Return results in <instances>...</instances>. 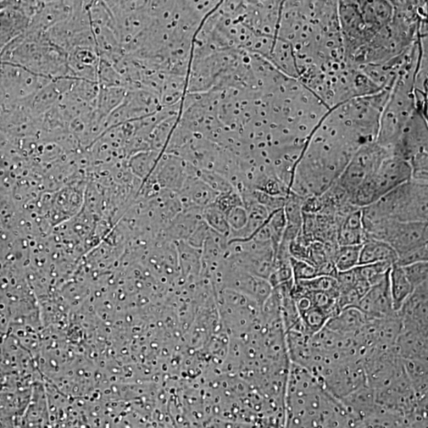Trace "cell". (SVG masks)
<instances>
[{
    "label": "cell",
    "mask_w": 428,
    "mask_h": 428,
    "mask_svg": "<svg viewBox=\"0 0 428 428\" xmlns=\"http://www.w3.org/2000/svg\"><path fill=\"white\" fill-rule=\"evenodd\" d=\"M362 246H339L333 259L338 272L351 271L359 264Z\"/></svg>",
    "instance_id": "cell-16"
},
{
    "label": "cell",
    "mask_w": 428,
    "mask_h": 428,
    "mask_svg": "<svg viewBox=\"0 0 428 428\" xmlns=\"http://www.w3.org/2000/svg\"><path fill=\"white\" fill-rule=\"evenodd\" d=\"M225 216L230 232L240 231L247 225L248 213L244 207L232 208L225 213Z\"/></svg>",
    "instance_id": "cell-22"
},
{
    "label": "cell",
    "mask_w": 428,
    "mask_h": 428,
    "mask_svg": "<svg viewBox=\"0 0 428 428\" xmlns=\"http://www.w3.org/2000/svg\"><path fill=\"white\" fill-rule=\"evenodd\" d=\"M368 321L362 311L357 307H348L330 318L325 329L343 336H355Z\"/></svg>",
    "instance_id": "cell-8"
},
{
    "label": "cell",
    "mask_w": 428,
    "mask_h": 428,
    "mask_svg": "<svg viewBox=\"0 0 428 428\" xmlns=\"http://www.w3.org/2000/svg\"><path fill=\"white\" fill-rule=\"evenodd\" d=\"M214 204L225 214L232 208L244 207L241 194L236 190L219 194Z\"/></svg>",
    "instance_id": "cell-23"
},
{
    "label": "cell",
    "mask_w": 428,
    "mask_h": 428,
    "mask_svg": "<svg viewBox=\"0 0 428 428\" xmlns=\"http://www.w3.org/2000/svg\"><path fill=\"white\" fill-rule=\"evenodd\" d=\"M390 154L391 153L388 149L380 146L376 142L364 144L354 153L335 182L349 196H351Z\"/></svg>",
    "instance_id": "cell-3"
},
{
    "label": "cell",
    "mask_w": 428,
    "mask_h": 428,
    "mask_svg": "<svg viewBox=\"0 0 428 428\" xmlns=\"http://www.w3.org/2000/svg\"><path fill=\"white\" fill-rule=\"evenodd\" d=\"M268 225L271 231L272 248H273L274 254H275L287 225L284 210L281 209L271 214Z\"/></svg>",
    "instance_id": "cell-18"
},
{
    "label": "cell",
    "mask_w": 428,
    "mask_h": 428,
    "mask_svg": "<svg viewBox=\"0 0 428 428\" xmlns=\"http://www.w3.org/2000/svg\"><path fill=\"white\" fill-rule=\"evenodd\" d=\"M366 240L362 211L355 209L342 220L336 232V242L339 246H363Z\"/></svg>",
    "instance_id": "cell-9"
},
{
    "label": "cell",
    "mask_w": 428,
    "mask_h": 428,
    "mask_svg": "<svg viewBox=\"0 0 428 428\" xmlns=\"http://www.w3.org/2000/svg\"><path fill=\"white\" fill-rule=\"evenodd\" d=\"M420 262H428L427 244V246L410 250V251L398 255L395 264L403 268L405 266Z\"/></svg>",
    "instance_id": "cell-21"
},
{
    "label": "cell",
    "mask_w": 428,
    "mask_h": 428,
    "mask_svg": "<svg viewBox=\"0 0 428 428\" xmlns=\"http://www.w3.org/2000/svg\"><path fill=\"white\" fill-rule=\"evenodd\" d=\"M388 279H390L393 310L398 312L411 294L413 293L414 289L405 276L402 266L398 265H393Z\"/></svg>",
    "instance_id": "cell-11"
},
{
    "label": "cell",
    "mask_w": 428,
    "mask_h": 428,
    "mask_svg": "<svg viewBox=\"0 0 428 428\" xmlns=\"http://www.w3.org/2000/svg\"><path fill=\"white\" fill-rule=\"evenodd\" d=\"M305 198L300 194L291 191L286 197L283 210L286 215L287 225L302 228V205Z\"/></svg>",
    "instance_id": "cell-17"
},
{
    "label": "cell",
    "mask_w": 428,
    "mask_h": 428,
    "mask_svg": "<svg viewBox=\"0 0 428 428\" xmlns=\"http://www.w3.org/2000/svg\"><path fill=\"white\" fill-rule=\"evenodd\" d=\"M407 280L416 288L425 284L428 280V262H420L403 266Z\"/></svg>",
    "instance_id": "cell-19"
},
{
    "label": "cell",
    "mask_w": 428,
    "mask_h": 428,
    "mask_svg": "<svg viewBox=\"0 0 428 428\" xmlns=\"http://www.w3.org/2000/svg\"><path fill=\"white\" fill-rule=\"evenodd\" d=\"M31 19L19 7V2H6L0 10V50L24 35Z\"/></svg>",
    "instance_id": "cell-7"
},
{
    "label": "cell",
    "mask_w": 428,
    "mask_h": 428,
    "mask_svg": "<svg viewBox=\"0 0 428 428\" xmlns=\"http://www.w3.org/2000/svg\"><path fill=\"white\" fill-rule=\"evenodd\" d=\"M1 67L6 89L11 96L20 100L32 97L52 81L20 66L1 62Z\"/></svg>",
    "instance_id": "cell-4"
},
{
    "label": "cell",
    "mask_w": 428,
    "mask_h": 428,
    "mask_svg": "<svg viewBox=\"0 0 428 428\" xmlns=\"http://www.w3.org/2000/svg\"><path fill=\"white\" fill-rule=\"evenodd\" d=\"M427 182L410 180L361 209L363 229L384 220L428 221Z\"/></svg>",
    "instance_id": "cell-1"
},
{
    "label": "cell",
    "mask_w": 428,
    "mask_h": 428,
    "mask_svg": "<svg viewBox=\"0 0 428 428\" xmlns=\"http://www.w3.org/2000/svg\"><path fill=\"white\" fill-rule=\"evenodd\" d=\"M72 9L74 2H43L41 9L33 17L26 33L35 37L44 36L53 26L69 18Z\"/></svg>",
    "instance_id": "cell-6"
},
{
    "label": "cell",
    "mask_w": 428,
    "mask_h": 428,
    "mask_svg": "<svg viewBox=\"0 0 428 428\" xmlns=\"http://www.w3.org/2000/svg\"><path fill=\"white\" fill-rule=\"evenodd\" d=\"M390 272L377 284L372 286L357 305L369 320L382 319L393 316V310L390 289Z\"/></svg>",
    "instance_id": "cell-5"
},
{
    "label": "cell",
    "mask_w": 428,
    "mask_h": 428,
    "mask_svg": "<svg viewBox=\"0 0 428 428\" xmlns=\"http://www.w3.org/2000/svg\"><path fill=\"white\" fill-rule=\"evenodd\" d=\"M202 219L211 230L229 239L230 228L228 224L225 214L214 203L203 208Z\"/></svg>",
    "instance_id": "cell-14"
},
{
    "label": "cell",
    "mask_w": 428,
    "mask_h": 428,
    "mask_svg": "<svg viewBox=\"0 0 428 428\" xmlns=\"http://www.w3.org/2000/svg\"><path fill=\"white\" fill-rule=\"evenodd\" d=\"M410 180H412V169L408 161L390 154L382 161L374 173L350 196L349 202L359 209L368 207Z\"/></svg>",
    "instance_id": "cell-2"
},
{
    "label": "cell",
    "mask_w": 428,
    "mask_h": 428,
    "mask_svg": "<svg viewBox=\"0 0 428 428\" xmlns=\"http://www.w3.org/2000/svg\"><path fill=\"white\" fill-rule=\"evenodd\" d=\"M398 255L390 244L375 239H368L361 248L359 264L361 265L377 263H397Z\"/></svg>",
    "instance_id": "cell-10"
},
{
    "label": "cell",
    "mask_w": 428,
    "mask_h": 428,
    "mask_svg": "<svg viewBox=\"0 0 428 428\" xmlns=\"http://www.w3.org/2000/svg\"><path fill=\"white\" fill-rule=\"evenodd\" d=\"M187 194V198L197 208H205L215 202L219 194L198 177H188L182 187Z\"/></svg>",
    "instance_id": "cell-12"
},
{
    "label": "cell",
    "mask_w": 428,
    "mask_h": 428,
    "mask_svg": "<svg viewBox=\"0 0 428 428\" xmlns=\"http://www.w3.org/2000/svg\"><path fill=\"white\" fill-rule=\"evenodd\" d=\"M290 264L293 282L309 280L318 276V269L307 261L291 257Z\"/></svg>",
    "instance_id": "cell-20"
},
{
    "label": "cell",
    "mask_w": 428,
    "mask_h": 428,
    "mask_svg": "<svg viewBox=\"0 0 428 428\" xmlns=\"http://www.w3.org/2000/svg\"><path fill=\"white\" fill-rule=\"evenodd\" d=\"M392 266L393 265L388 263L361 265L354 268V271L358 280L368 283L371 287L388 275Z\"/></svg>",
    "instance_id": "cell-15"
},
{
    "label": "cell",
    "mask_w": 428,
    "mask_h": 428,
    "mask_svg": "<svg viewBox=\"0 0 428 428\" xmlns=\"http://www.w3.org/2000/svg\"><path fill=\"white\" fill-rule=\"evenodd\" d=\"M299 316L305 332L310 336L318 334L323 330L327 322L331 318L325 311L313 307V305L302 312H300Z\"/></svg>",
    "instance_id": "cell-13"
}]
</instances>
